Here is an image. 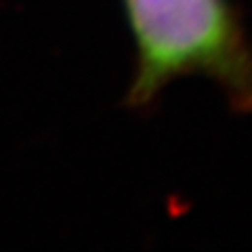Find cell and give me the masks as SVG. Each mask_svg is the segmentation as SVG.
<instances>
[{"instance_id": "cell-1", "label": "cell", "mask_w": 252, "mask_h": 252, "mask_svg": "<svg viewBox=\"0 0 252 252\" xmlns=\"http://www.w3.org/2000/svg\"><path fill=\"white\" fill-rule=\"evenodd\" d=\"M135 44L124 103L154 105L181 78L215 82L238 114H252V36L231 0H122Z\"/></svg>"}]
</instances>
